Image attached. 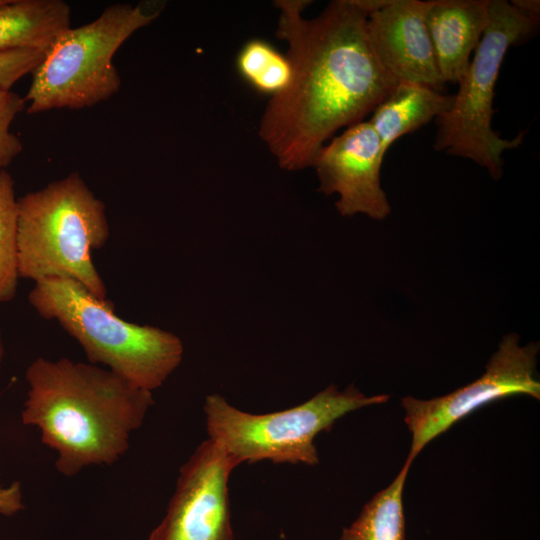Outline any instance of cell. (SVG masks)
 Wrapping results in <instances>:
<instances>
[{
  "label": "cell",
  "mask_w": 540,
  "mask_h": 540,
  "mask_svg": "<svg viewBox=\"0 0 540 540\" xmlns=\"http://www.w3.org/2000/svg\"><path fill=\"white\" fill-rule=\"evenodd\" d=\"M7 0H0V5L4 4Z\"/></svg>",
  "instance_id": "23"
},
{
  "label": "cell",
  "mask_w": 540,
  "mask_h": 540,
  "mask_svg": "<svg viewBox=\"0 0 540 540\" xmlns=\"http://www.w3.org/2000/svg\"><path fill=\"white\" fill-rule=\"evenodd\" d=\"M18 199L12 176L0 170V303L11 301L17 291Z\"/></svg>",
  "instance_id": "17"
},
{
  "label": "cell",
  "mask_w": 540,
  "mask_h": 540,
  "mask_svg": "<svg viewBox=\"0 0 540 540\" xmlns=\"http://www.w3.org/2000/svg\"><path fill=\"white\" fill-rule=\"evenodd\" d=\"M427 2L425 19L440 76L444 83H458L487 26L490 0Z\"/></svg>",
  "instance_id": "12"
},
{
  "label": "cell",
  "mask_w": 540,
  "mask_h": 540,
  "mask_svg": "<svg viewBox=\"0 0 540 540\" xmlns=\"http://www.w3.org/2000/svg\"><path fill=\"white\" fill-rule=\"evenodd\" d=\"M235 63L240 77L253 90L270 99L280 95L291 82L292 67L287 55L263 39L247 41L240 48Z\"/></svg>",
  "instance_id": "16"
},
{
  "label": "cell",
  "mask_w": 540,
  "mask_h": 540,
  "mask_svg": "<svg viewBox=\"0 0 540 540\" xmlns=\"http://www.w3.org/2000/svg\"><path fill=\"white\" fill-rule=\"evenodd\" d=\"M240 465L211 439L180 468L166 514L147 540H234L228 481Z\"/></svg>",
  "instance_id": "9"
},
{
  "label": "cell",
  "mask_w": 540,
  "mask_h": 540,
  "mask_svg": "<svg viewBox=\"0 0 540 540\" xmlns=\"http://www.w3.org/2000/svg\"><path fill=\"white\" fill-rule=\"evenodd\" d=\"M384 156L380 138L368 120L347 127L314 158L318 191L339 196L335 206L342 216L385 219L391 206L380 182Z\"/></svg>",
  "instance_id": "10"
},
{
  "label": "cell",
  "mask_w": 540,
  "mask_h": 540,
  "mask_svg": "<svg viewBox=\"0 0 540 540\" xmlns=\"http://www.w3.org/2000/svg\"><path fill=\"white\" fill-rule=\"evenodd\" d=\"M45 51L33 48H17L0 52V89L11 90L23 76L41 63Z\"/></svg>",
  "instance_id": "19"
},
{
  "label": "cell",
  "mask_w": 540,
  "mask_h": 540,
  "mask_svg": "<svg viewBox=\"0 0 540 540\" xmlns=\"http://www.w3.org/2000/svg\"><path fill=\"white\" fill-rule=\"evenodd\" d=\"M25 107L23 97L11 90L0 89V170L7 167L23 149L21 140L10 127Z\"/></svg>",
  "instance_id": "18"
},
{
  "label": "cell",
  "mask_w": 540,
  "mask_h": 540,
  "mask_svg": "<svg viewBox=\"0 0 540 540\" xmlns=\"http://www.w3.org/2000/svg\"><path fill=\"white\" fill-rule=\"evenodd\" d=\"M71 9L62 0H7L0 5V52L33 48L47 51L70 26Z\"/></svg>",
  "instance_id": "14"
},
{
  "label": "cell",
  "mask_w": 540,
  "mask_h": 540,
  "mask_svg": "<svg viewBox=\"0 0 540 540\" xmlns=\"http://www.w3.org/2000/svg\"><path fill=\"white\" fill-rule=\"evenodd\" d=\"M24 509L22 486L14 481L9 486H0V514L13 516Z\"/></svg>",
  "instance_id": "20"
},
{
  "label": "cell",
  "mask_w": 540,
  "mask_h": 540,
  "mask_svg": "<svg viewBox=\"0 0 540 540\" xmlns=\"http://www.w3.org/2000/svg\"><path fill=\"white\" fill-rule=\"evenodd\" d=\"M109 236L105 204L78 172L52 181L18 199L19 278L70 279L107 299L92 251Z\"/></svg>",
  "instance_id": "3"
},
{
  "label": "cell",
  "mask_w": 540,
  "mask_h": 540,
  "mask_svg": "<svg viewBox=\"0 0 540 540\" xmlns=\"http://www.w3.org/2000/svg\"><path fill=\"white\" fill-rule=\"evenodd\" d=\"M510 3L525 15L539 20L540 2L538 0H512Z\"/></svg>",
  "instance_id": "21"
},
{
  "label": "cell",
  "mask_w": 540,
  "mask_h": 540,
  "mask_svg": "<svg viewBox=\"0 0 540 540\" xmlns=\"http://www.w3.org/2000/svg\"><path fill=\"white\" fill-rule=\"evenodd\" d=\"M539 20L517 10L506 0H490L488 23L461 79L451 108L435 119L433 148L469 159L498 180L503 173L502 154L523 143L525 132L501 138L491 127L493 99L500 67L509 47L533 36Z\"/></svg>",
  "instance_id": "6"
},
{
  "label": "cell",
  "mask_w": 540,
  "mask_h": 540,
  "mask_svg": "<svg viewBox=\"0 0 540 540\" xmlns=\"http://www.w3.org/2000/svg\"><path fill=\"white\" fill-rule=\"evenodd\" d=\"M410 466L406 461L393 482L364 505L340 540H405L403 490Z\"/></svg>",
  "instance_id": "15"
},
{
  "label": "cell",
  "mask_w": 540,
  "mask_h": 540,
  "mask_svg": "<svg viewBox=\"0 0 540 540\" xmlns=\"http://www.w3.org/2000/svg\"><path fill=\"white\" fill-rule=\"evenodd\" d=\"M163 5L117 3L90 23L61 32L32 73L27 113L82 109L115 95L121 78L113 57L139 29L152 23Z\"/></svg>",
  "instance_id": "5"
},
{
  "label": "cell",
  "mask_w": 540,
  "mask_h": 540,
  "mask_svg": "<svg viewBox=\"0 0 540 540\" xmlns=\"http://www.w3.org/2000/svg\"><path fill=\"white\" fill-rule=\"evenodd\" d=\"M28 301L43 319L58 322L78 342L89 363L101 364L141 389L161 387L182 362L184 347L177 335L120 318L110 300L76 281L36 282Z\"/></svg>",
  "instance_id": "4"
},
{
  "label": "cell",
  "mask_w": 540,
  "mask_h": 540,
  "mask_svg": "<svg viewBox=\"0 0 540 540\" xmlns=\"http://www.w3.org/2000/svg\"><path fill=\"white\" fill-rule=\"evenodd\" d=\"M24 425L37 427L56 452L57 471L72 477L93 465H112L154 404L141 389L107 368L59 358H36L25 373Z\"/></svg>",
  "instance_id": "2"
},
{
  "label": "cell",
  "mask_w": 540,
  "mask_h": 540,
  "mask_svg": "<svg viewBox=\"0 0 540 540\" xmlns=\"http://www.w3.org/2000/svg\"><path fill=\"white\" fill-rule=\"evenodd\" d=\"M519 340L517 333L504 335L485 372L475 381L437 398L401 399L404 421L412 434L408 462L412 463L431 440L483 405L522 394L540 399V382L536 379L540 344L532 341L520 345Z\"/></svg>",
  "instance_id": "8"
},
{
  "label": "cell",
  "mask_w": 540,
  "mask_h": 540,
  "mask_svg": "<svg viewBox=\"0 0 540 540\" xmlns=\"http://www.w3.org/2000/svg\"><path fill=\"white\" fill-rule=\"evenodd\" d=\"M428 2L385 0L368 13L367 34L386 71L397 81L444 86L426 24Z\"/></svg>",
  "instance_id": "11"
},
{
  "label": "cell",
  "mask_w": 540,
  "mask_h": 540,
  "mask_svg": "<svg viewBox=\"0 0 540 540\" xmlns=\"http://www.w3.org/2000/svg\"><path fill=\"white\" fill-rule=\"evenodd\" d=\"M4 352H5L4 342H3L2 332H1V328H0V368H1V365H2V362H3Z\"/></svg>",
  "instance_id": "22"
},
{
  "label": "cell",
  "mask_w": 540,
  "mask_h": 540,
  "mask_svg": "<svg viewBox=\"0 0 540 540\" xmlns=\"http://www.w3.org/2000/svg\"><path fill=\"white\" fill-rule=\"evenodd\" d=\"M454 95L422 84L399 82L378 104L368 120L381 142L385 155L403 135L412 133L448 111Z\"/></svg>",
  "instance_id": "13"
},
{
  "label": "cell",
  "mask_w": 540,
  "mask_h": 540,
  "mask_svg": "<svg viewBox=\"0 0 540 540\" xmlns=\"http://www.w3.org/2000/svg\"><path fill=\"white\" fill-rule=\"evenodd\" d=\"M389 398L386 394L366 396L354 384L344 390L330 384L304 403L272 413L244 412L216 393L206 397L203 409L209 439L239 464L269 460L316 465L314 439L320 432L330 430L351 411Z\"/></svg>",
  "instance_id": "7"
},
{
  "label": "cell",
  "mask_w": 540,
  "mask_h": 540,
  "mask_svg": "<svg viewBox=\"0 0 540 540\" xmlns=\"http://www.w3.org/2000/svg\"><path fill=\"white\" fill-rule=\"evenodd\" d=\"M309 0H276V36L286 41L289 86L269 100L259 136L287 171L312 167L335 132L361 121L397 81L377 58L367 34L362 0H334L316 17Z\"/></svg>",
  "instance_id": "1"
}]
</instances>
